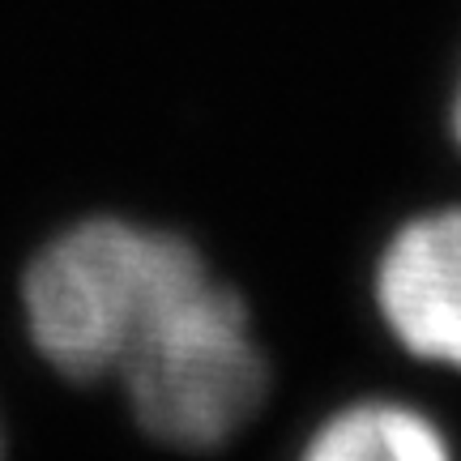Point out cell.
<instances>
[{
  "instance_id": "cell-1",
  "label": "cell",
  "mask_w": 461,
  "mask_h": 461,
  "mask_svg": "<svg viewBox=\"0 0 461 461\" xmlns=\"http://www.w3.org/2000/svg\"><path fill=\"white\" fill-rule=\"evenodd\" d=\"M201 278H210V265L176 230L86 218L26 269V330L60 376L99 380Z\"/></svg>"
},
{
  "instance_id": "cell-2",
  "label": "cell",
  "mask_w": 461,
  "mask_h": 461,
  "mask_svg": "<svg viewBox=\"0 0 461 461\" xmlns=\"http://www.w3.org/2000/svg\"><path fill=\"white\" fill-rule=\"evenodd\" d=\"M137 423L171 448L227 445L269 393V363L240 291L214 274L184 291L120 359Z\"/></svg>"
},
{
  "instance_id": "cell-3",
  "label": "cell",
  "mask_w": 461,
  "mask_h": 461,
  "mask_svg": "<svg viewBox=\"0 0 461 461\" xmlns=\"http://www.w3.org/2000/svg\"><path fill=\"white\" fill-rule=\"evenodd\" d=\"M376 312L414 359L461 372V210H431L389 235Z\"/></svg>"
},
{
  "instance_id": "cell-4",
  "label": "cell",
  "mask_w": 461,
  "mask_h": 461,
  "mask_svg": "<svg viewBox=\"0 0 461 461\" xmlns=\"http://www.w3.org/2000/svg\"><path fill=\"white\" fill-rule=\"evenodd\" d=\"M299 461H453V448L414 406L355 402L312 431Z\"/></svg>"
},
{
  "instance_id": "cell-5",
  "label": "cell",
  "mask_w": 461,
  "mask_h": 461,
  "mask_svg": "<svg viewBox=\"0 0 461 461\" xmlns=\"http://www.w3.org/2000/svg\"><path fill=\"white\" fill-rule=\"evenodd\" d=\"M453 137L461 146V82H457V95H453Z\"/></svg>"
}]
</instances>
